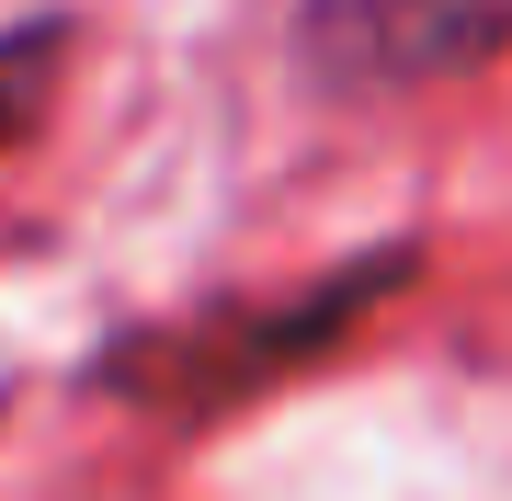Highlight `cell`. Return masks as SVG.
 <instances>
[{
	"label": "cell",
	"instance_id": "cell-2",
	"mask_svg": "<svg viewBox=\"0 0 512 501\" xmlns=\"http://www.w3.org/2000/svg\"><path fill=\"white\" fill-rule=\"evenodd\" d=\"M387 285H399V262H365V274H342V285H319L308 308H262V319H239L228 342H171V365L160 376H126V388H171V399H217V388H251V376H285V353H319L330 331H342L353 308H376Z\"/></svg>",
	"mask_w": 512,
	"mask_h": 501
},
{
	"label": "cell",
	"instance_id": "cell-3",
	"mask_svg": "<svg viewBox=\"0 0 512 501\" xmlns=\"http://www.w3.org/2000/svg\"><path fill=\"white\" fill-rule=\"evenodd\" d=\"M57 57H69V23H12V35H0V149H12V137L46 114Z\"/></svg>",
	"mask_w": 512,
	"mask_h": 501
},
{
	"label": "cell",
	"instance_id": "cell-1",
	"mask_svg": "<svg viewBox=\"0 0 512 501\" xmlns=\"http://www.w3.org/2000/svg\"><path fill=\"white\" fill-rule=\"evenodd\" d=\"M296 46L330 92H421L490 69L512 46V0H308Z\"/></svg>",
	"mask_w": 512,
	"mask_h": 501
}]
</instances>
